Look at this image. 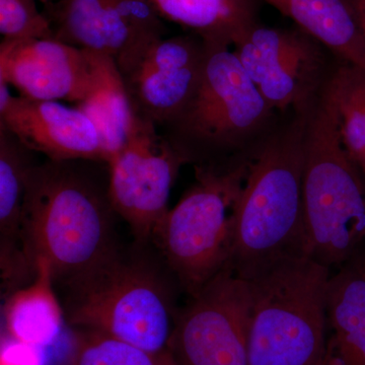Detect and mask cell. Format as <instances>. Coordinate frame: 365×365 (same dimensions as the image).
I'll return each mask as SVG.
<instances>
[{"label": "cell", "mask_w": 365, "mask_h": 365, "mask_svg": "<svg viewBox=\"0 0 365 365\" xmlns=\"http://www.w3.org/2000/svg\"><path fill=\"white\" fill-rule=\"evenodd\" d=\"M66 322L153 353L169 351L182 292L153 242L118 245L90 268L55 287Z\"/></svg>", "instance_id": "1"}, {"label": "cell", "mask_w": 365, "mask_h": 365, "mask_svg": "<svg viewBox=\"0 0 365 365\" xmlns=\"http://www.w3.org/2000/svg\"><path fill=\"white\" fill-rule=\"evenodd\" d=\"M109 186V163L98 160H47L31 173L24 207L26 255L34 267L38 258L49 262L55 287L119 245Z\"/></svg>", "instance_id": "2"}, {"label": "cell", "mask_w": 365, "mask_h": 365, "mask_svg": "<svg viewBox=\"0 0 365 365\" xmlns=\"http://www.w3.org/2000/svg\"><path fill=\"white\" fill-rule=\"evenodd\" d=\"M312 107L294 111L289 121L275 127L252 153L227 267L242 279L282 259L306 256L302 179Z\"/></svg>", "instance_id": "3"}, {"label": "cell", "mask_w": 365, "mask_h": 365, "mask_svg": "<svg viewBox=\"0 0 365 365\" xmlns=\"http://www.w3.org/2000/svg\"><path fill=\"white\" fill-rule=\"evenodd\" d=\"M269 106L230 48L207 47L202 78L162 134L186 165L220 168L253 151L276 127Z\"/></svg>", "instance_id": "4"}, {"label": "cell", "mask_w": 365, "mask_h": 365, "mask_svg": "<svg viewBox=\"0 0 365 365\" xmlns=\"http://www.w3.org/2000/svg\"><path fill=\"white\" fill-rule=\"evenodd\" d=\"M302 197L306 256L331 268L359 253L365 242V178L321 95L307 119Z\"/></svg>", "instance_id": "5"}, {"label": "cell", "mask_w": 365, "mask_h": 365, "mask_svg": "<svg viewBox=\"0 0 365 365\" xmlns=\"http://www.w3.org/2000/svg\"><path fill=\"white\" fill-rule=\"evenodd\" d=\"M330 268L306 256L277 261L250 279V365H321Z\"/></svg>", "instance_id": "6"}, {"label": "cell", "mask_w": 365, "mask_h": 365, "mask_svg": "<svg viewBox=\"0 0 365 365\" xmlns=\"http://www.w3.org/2000/svg\"><path fill=\"white\" fill-rule=\"evenodd\" d=\"M252 153L225 167L194 168L195 182L155 227L151 242L189 297L230 265Z\"/></svg>", "instance_id": "7"}, {"label": "cell", "mask_w": 365, "mask_h": 365, "mask_svg": "<svg viewBox=\"0 0 365 365\" xmlns=\"http://www.w3.org/2000/svg\"><path fill=\"white\" fill-rule=\"evenodd\" d=\"M248 283L225 268L178 311L169 351L176 365H250Z\"/></svg>", "instance_id": "8"}, {"label": "cell", "mask_w": 365, "mask_h": 365, "mask_svg": "<svg viewBox=\"0 0 365 365\" xmlns=\"http://www.w3.org/2000/svg\"><path fill=\"white\" fill-rule=\"evenodd\" d=\"M158 128L134 112L128 140L109 163L113 207L139 242H151L170 210L173 185L186 165Z\"/></svg>", "instance_id": "9"}, {"label": "cell", "mask_w": 365, "mask_h": 365, "mask_svg": "<svg viewBox=\"0 0 365 365\" xmlns=\"http://www.w3.org/2000/svg\"><path fill=\"white\" fill-rule=\"evenodd\" d=\"M232 48L276 112L309 109L329 73L326 48L299 28H271L257 23Z\"/></svg>", "instance_id": "10"}, {"label": "cell", "mask_w": 365, "mask_h": 365, "mask_svg": "<svg viewBox=\"0 0 365 365\" xmlns=\"http://www.w3.org/2000/svg\"><path fill=\"white\" fill-rule=\"evenodd\" d=\"M206 58L207 46L192 34L148 46L122 73L133 111L158 127L174 119L196 93Z\"/></svg>", "instance_id": "11"}, {"label": "cell", "mask_w": 365, "mask_h": 365, "mask_svg": "<svg viewBox=\"0 0 365 365\" xmlns=\"http://www.w3.org/2000/svg\"><path fill=\"white\" fill-rule=\"evenodd\" d=\"M0 78L24 98L78 104L95 83L93 53L55 39L1 40Z\"/></svg>", "instance_id": "12"}, {"label": "cell", "mask_w": 365, "mask_h": 365, "mask_svg": "<svg viewBox=\"0 0 365 365\" xmlns=\"http://www.w3.org/2000/svg\"><path fill=\"white\" fill-rule=\"evenodd\" d=\"M0 83V125L34 153L51 160H91L109 163L97 127L78 107L58 101L31 100L11 95Z\"/></svg>", "instance_id": "13"}, {"label": "cell", "mask_w": 365, "mask_h": 365, "mask_svg": "<svg viewBox=\"0 0 365 365\" xmlns=\"http://www.w3.org/2000/svg\"><path fill=\"white\" fill-rule=\"evenodd\" d=\"M55 40L110 55L120 72L138 57L135 40L113 0H42Z\"/></svg>", "instance_id": "14"}, {"label": "cell", "mask_w": 365, "mask_h": 365, "mask_svg": "<svg viewBox=\"0 0 365 365\" xmlns=\"http://www.w3.org/2000/svg\"><path fill=\"white\" fill-rule=\"evenodd\" d=\"M321 365H365V255L361 250L329 281Z\"/></svg>", "instance_id": "15"}, {"label": "cell", "mask_w": 365, "mask_h": 365, "mask_svg": "<svg viewBox=\"0 0 365 365\" xmlns=\"http://www.w3.org/2000/svg\"><path fill=\"white\" fill-rule=\"evenodd\" d=\"M165 21L210 48L234 47L258 21V0H148Z\"/></svg>", "instance_id": "16"}, {"label": "cell", "mask_w": 365, "mask_h": 365, "mask_svg": "<svg viewBox=\"0 0 365 365\" xmlns=\"http://www.w3.org/2000/svg\"><path fill=\"white\" fill-rule=\"evenodd\" d=\"M35 267L32 282L6 297L2 311L9 337L46 348L59 337L66 316L49 262L38 258Z\"/></svg>", "instance_id": "17"}, {"label": "cell", "mask_w": 365, "mask_h": 365, "mask_svg": "<svg viewBox=\"0 0 365 365\" xmlns=\"http://www.w3.org/2000/svg\"><path fill=\"white\" fill-rule=\"evenodd\" d=\"M342 61L365 72V38L346 0H263Z\"/></svg>", "instance_id": "18"}, {"label": "cell", "mask_w": 365, "mask_h": 365, "mask_svg": "<svg viewBox=\"0 0 365 365\" xmlns=\"http://www.w3.org/2000/svg\"><path fill=\"white\" fill-rule=\"evenodd\" d=\"M93 53L95 83L78 108L97 127L110 163L128 140L134 111L115 59L104 53Z\"/></svg>", "instance_id": "19"}, {"label": "cell", "mask_w": 365, "mask_h": 365, "mask_svg": "<svg viewBox=\"0 0 365 365\" xmlns=\"http://www.w3.org/2000/svg\"><path fill=\"white\" fill-rule=\"evenodd\" d=\"M340 61L329 72L319 95L332 108L343 145L360 168L365 151V72Z\"/></svg>", "instance_id": "20"}, {"label": "cell", "mask_w": 365, "mask_h": 365, "mask_svg": "<svg viewBox=\"0 0 365 365\" xmlns=\"http://www.w3.org/2000/svg\"><path fill=\"white\" fill-rule=\"evenodd\" d=\"M66 365H176L170 351L153 353L110 336L76 330Z\"/></svg>", "instance_id": "21"}, {"label": "cell", "mask_w": 365, "mask_h": 365, "mask_svg": "<svg viewBox=\"0 0 365 365\" xmlns=\"http://www.w3.org/2000/svg\"><path fill=\"white\" fill-rule=\"evenodd\" d=\"M2 40L54 39L51 24L36 0H0Z\"/></svg>", "instance_id": "22"}, {"label": "cell", "mask_w": 365, "mask_h": 365, "mask_svg": "<svg viewBox=\"0 0 365 365\" xmlns=\"http://www.w3.org/2000/svg\"><path fill=\"white\" fill-rule=\"evenodd\" d=\"M1 365H46L45 348L6 336L2 342Z\"/></svg>", "instance_id": "23"}, {"label": "cell", "mask_w": 365, "mask_h": 365, "mask_svg": "<svg viewBox=\"0 0 365 365\" xmlns=\"http://www.w3.org/2000/svg\"><path fill=\"white\" fill-rule=\"evenodd\" d=\"M365 38V0H346Z\"/></svg>", "instance_id": "24"}, {"label": "cell", "mask_w": 365, "mask_h": 365, "mask_svg": "<svg viewBox=\"0 0 365 365\" xmlns=\"http://www.w3.org/2000/svg\"><path fill=\"white\" fill-rule=\"evenodd\" d=\"M360 170H361L362 174H364V176L365 178V151H364V160H362L361 165H360L359 168Z\"/></svg>", "instance_id": "25"}]
</instances>
